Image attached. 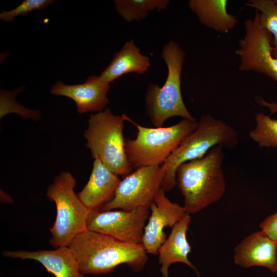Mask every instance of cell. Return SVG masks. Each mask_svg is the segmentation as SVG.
Instances as JSON below:
<instances>
[{
	"label": "cell",
	"instance_id": "obj_2",
	"mask_svg": "<svg viewBox=\"0 0 277 277\" xmlns=\"http://www.w3.org/2000/svg\"><path fill=\"white\" fill-rule=\"evenodd\" d=\"M223 148L216 146L203 157L182 163L176 171V183L189 214L197 213L220 200L226 190L222 165Z\"/></svg>",
	"mask_w": 277,
	"mask_h": 277
},
{
	"label": "cell",
	"instance_id": "obj_4",
	"mask_svg": "<svg viewBox=\"0 0 277 277\" xmlns=\"http://www.w3.org/2000/svg\"><path fill=\"white\" fill-rule=\"evenodd\" d=\"M161 56L167 67V76L162 87L150 84L145 95V110L155 127H162L173 116L195 120L184 102L181 92V73L185 53L179 45L170 41L164 45Z\"/></svg>",
	"mask_w": 277,
	"mask_h": 277
},
{
	"label": "cell",
	"instance_id": "obj_26",
	"mask_svg": "<svg viewBox=\"0 0 277 277\" xmlns=\"http://www.w3.org/2000/svg\"><path fill=\"white\" fill-rule=\"evenodd\" d=\"M274 1L277 4V0H274Z\"/></svg>",
	"mask_w": 277,
	"mask_h": 277
},
{
	"label": "cell",
	"instance_id": "obj_17",
	"mask_svg": "<svg viewBox=\"0 0 277 277\" xmlns=\"http://www.w3.org/2000/svg\"><path fill=\"white\" fill-rule=\"evenodd\" d=\"M150 65L149 57L142 54L134 41L130 40L114 54L111 62L98 77L103 82L110 84L127 73L143 74L148 70Z\"/></svg>",
	"mask_w": 277,
	"mask_h": 277
},
{
	"label": "cell",
	"instance_id": "obj_12",
	"mask_svg": "<svg viewBox=\"0 0 277 277\" xmlns=\"http://www.w3.org/2000/svg\"><path fill=\"white\" fill-rule=\"evenodd\" d=\"M110 84L102 81L98 76H91L84 83L66 85L58 81L50 89V93L69 97L74 101L79 113L99 112L104 110L109 100L107 94Z\"/></svg>",
	"mask_w": 277,
	"mask_h": 277
},
{
	"label": "cell",
	"instance_id": "obj_9",
	"mask_svg": "<svg viewBox=\"0 0 277 277\" xmlns=\"http://www.w3.org/2000/svg\"><path fill=\"white\" fill-rule=\"evenodd\" d=\"M164 176L162 165L135 170L121 180L112 200L104 204L100 210L130 211L138 208H149L161 188Z\"/></svg>",
	"mask_w": 277,
	"mask_h": 277
},
{
	"label": "cell",
	"instance_id": "obj_25",
	"mask_svg": "<svg viewBox=\"0 0 277 277\" xmlns=\"http://www.w3.org/2000/svg\"><path fill=\"white\" fill-rule=\"evenodd\" d=\"M1 202L4 203L11 204L13 202V200L9 194L1 190Z\"/></svg>",
	"mask_w": 277,
	"mask_h": 277
},
{
	"label": "cell",
	"instance_id": "obj_7",
	"mask_svg": "<svg viewBox=\"0 0 277 277\" xmlns=\"http://www.w3.org/2000/svg\"><path fill=\"white\" fill-rule=\"evenodd\" d=\"M76 181L68 171L57 175L47 191L48 199L55 203L56 216L50 231V244L54 248L68 246L79 234L87 230L90 211L74 192Z\"/></svg>",
	"mask_w": 277,
	"mask_h": 277
},
{
	"label": "cell",
	"instance_id": "obj_11",
	"mask_svg": "<svg viewBox=\"0 0 277 277\" xmlns=\"http://www.w3.org/2000/svg\"><path fill=\"white\" fill-rule=\"evenodd\" d=\"M150 215L144 228L142 244L147 253L156 255L167 238L164 229L173 227L187 214L183 206L171 202L161 188L150 206Z\"/></svg>",
	"mask_w": 277,
	"mask_h": 277
},
{
	"label": "cell",
	"instance_id": "obj_21",
	"mask_svg": "<svg viewBox=\"0 0 277 277\" xmlns=\"http://www.w3.org/2000/svg\"><path fill=\"white\" fill-rule=\"evenodd\" d=\"M246 5L259 12L262 26L272 36V55L277 58V4L274 0H250Z\"/></svg>",
	"mask_w": 277,
	"mask_h": 277
},
{
	"label": "cell",
	"instance_id": "obj_18",
	"mask_svg": "<svg viewBox=\"0 0 277 277\" xmlns=\"http://www.w3.org/2000/svg\"><path fill=\"white\" fill-rule=\"evenodd\" d=\"M227 4V0H190L188 7L202 25L216 32L228 33L238 19L228 12Z\"/></svg>",
	"mask_w": 277,
	"mask_h": 277
},
{
	"label": "cell",
	"instance_id": "obj_5",
	"mask_svg": "<svg viewBox=\"0 0 277 277\" xmlns=\"http://www.w3.org/2000/svg\"><path fill=\"white\" fill-rule=\"evenodd\" d=\"M126 121L137 129L134 139L127 138L125 149L132 169L150 166H160L176 149L183 140L197 127L198 121L183 118L173 125L149 128L142 126L125 115Z\"/></svg>",
	"mask_w": 277,
	"mask_h": 277
},
{
	"label": "cell",
	"instance_id": "obj_14",
	"mask_svg": "<svg viewBox=\"0 0 277 277\" xmlns=\"http://www.w3.org/2000/svg\"><path fill=\"white\" fill-rule=\"evenodd\" d=\"M121 181L118 175L96 157L89 180L77 196L90 211L99 210L112 200Z\"/></svg>",
	"mask_w": 277,
	"mask_h": 277
},
{
	"label": "cell",
	"instance_id": "obj_16",
	"mask_svg": "<svg viewBox=\"0 0 277 277\" xmlns=\"http://www.w3.org/2000/svg\"><path fill=\"white\" fill-rule=\"evenodd\" d=\"M188 213L172 228L169 236L158 250L160 271L163 277H169L170 266L175 263L185 264L196 270L195 267L188 259L191 247L187 239V231L191 222Z\"/></svg>",
	"mask_w": 277,
	"mask_h": 277
},
{
	"label": "cell",
	"instance_id": "obj_20",
	"mask_svg": "<svg viewBox=\"0 0 277 277\" xmlns=\"http://www.w3.org/2000/svg\"><path fill=\"white\" fill-rule=\"evenodd\" d=\"M255 126L249 133L251 139L261 148H277V120L264 113H257Z\"/></svg>",
	"mask_w": 277,
	"mask_h": 277
},
{
	"label": "cell",
	"instance_id": "obj_6",
	"mask_svg": "<svg viewBox=\"0 0 277 277\" xmlns=\"http://www.w3.org/2000/svg\"><path fill=\"white\" fill-rule=\"evenodd\" d=\"M125 114H113L110 108L92 114L84 136L92 157H98L117 175L127 176L132 168L127 159L123 136Z\"/></svg>",
	"mask_w": 277,
	"mask_h": 277
},
{
	"label": "cell",
	"instance_id": "obj_13",
	"mask_svg": "<svg viewBox=\"0 0 277 277\" xmlns=\"http://www.w3.org/2000/svg\"><path fill=\"white\" fill-rule=\"evenodd\" d=\"M277 241L261 230L245 238L235 248L234 262L242 267L261 266L277 271Z\"/></svg>",
	"mask_w": 277,
	"mask_h": 277
},
{
	"label": "cell",
	"instance_id": "obj_22",
	"mask_svg": "<svg viewBox=\"0 0 277 277\" xmlns=\"http://www.w3.org/2000/svg\"><path fill=\"white\" fill-rule=\"evenodd\" d=\"M54 2L52 0H24L13 9L8 11L2 10L0 19L7 23L13 22L17 16L25 15L31 11L45 9Z\"/></svg>",
	"mask_w": 277,
	"mask_h": 277
},
{
	"label": "cell",
	"instance_id": "obj_24",
	"mask_svg": "<svg viewBox=\"0 0 277 277\" xmlns=\"http://www.w3.org/2000/svg\"><path fill=\"white\" fill-rule=\"evenodd\" d=\"M256 102L259 106L267 108L271 114L277 113V102H268L261 97L258 98Z\"/></svg>",
	"mask_w": 277,
	"mask_h": 277
},
{
	"label": "cell",
	"instance_id": "obj_10",
	"mask_svg": "<svg viewBox=\"0 0 277 277\" xmlns=\"http://www.w3.org/2000/svg\"><path fill=\"white\" fill-rule=\"evenodd\" d=\"M149 212L148 208L130 211H91L88 216L87 229L109 235L124 243L140 244Z\"/></svg>",
	"mask_w": 277,
	"mask_h": 277
},
{
	"label": "cell",
	"instance_id": "obj_3",
	"mask_svg": "<svg viewBox=\"0 0 277 277\" xmlns=\"http://www.w3.org/2000/svg\"><path fill=\"white\" fill-rule=\"evenodd\" d=\"M239 142L237 132L222 120L211 114L202 115L197 128L186 136L163 164L164 176L161 188L171 190L177 184L176 171L183 163L201 159L216 146L233 149Z\"/></svg>",
	"mask_w": 277,
	"mask_h": 277
},
{
	"label": "cell",
	"instance_id": "obj_1",
	"mask_svg": "<svg viewBox=\"0 0 277 277\" xmlns=\"http://www.w3.org/2000/svg\"><path fill=\"white\" fill-rule=\"evenodd\" d=\"M68 247L83 274L108 273L123 264L139 271L148 261L147 252L142 244L124 243L90 230L77 235Z\"/></svg>",
	"mask_w": 277,
	"mask_h": 277
},
{
	"label": "cell",
	"instance_id": "obj_15",
	"mask_svg": "<svg viewBox=\"0 0 277 277\" xmlns=\"http://www.w3.org/2000/svg\"><path fill=\"white\" fill-rule=\"evenodd\" d=\"M2 254L9 258L37 261L55 277H84L77 260L68 246L35 251L5 250Z\"/></svg>",
	"mask_w": 277,
	"mask_h": 277
},
{
	"label": "cell",
	"instance_id": "obj_8",
	"mask_svg": "<svg viewBox=\"0 0 277 277\" xmlns=\"http://www.w3.org/2000/svg\"><path fill=\"white\" fill-rule=\"evenodd\" d=\"M245 35L239 41L236 53L239 57V70L264 74L277 83V58L272 55V36L261 25L259 13L244 23Z\"/></svg>",
	"mask_w": 277,
	"mask_h": 277
},
{
	"label": "cell",
	"instance_id": "obj_23",
	"mask_svg": "<svg viewBox=\"0 0 277 277\" xmlns=\"http://www.w3.org/2000/svg\"><path fill=\"white\" fill-rule=\"evenodd\" d=\"M261 230L277 241V211L267 216L260 224Z\"/></svg>",
	"mask_w": 277,
	"mask_h": 277
},
{
	"label": "cell",
	"instance_id": "obj_19",
	"mask_svg": "<svg viewBox=\"0 0 277 277\" xmlns=\"http://www.w3.org/2000/svg\"><path fill=\"white\" fill-rule=\"evenodd\" d=\"M168 0H115L116 11L128 22H140L145 19L149 12H160L169 4Z\"/></svg>",
	"mask_w": 277,
	"mask_h": 277
}]
</instances>
